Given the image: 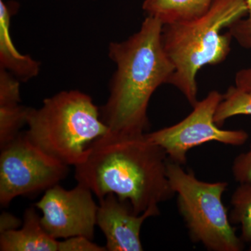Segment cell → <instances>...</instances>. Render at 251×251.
<instances>
[{
	"mask_svg": "<svg viewBox=\"0 0 251 251\" xmlns=\"http://www.w3.org/2000/svg\"><path fill=\"white\" fill-rule=\"evenodd\" d=\"M168 157L146 133L125 135L108 130L89 145L75 166L78 184L99 200L108 193L129 201L136 214L175 196L168 176Z\"/></svg>",
	"mask_w": 251,
	"mask_h": 251,
	"instance_id": "cell-1",
	"label": "cell"
},
{
	"mask_svg": "<svg viewBox=\"0 0 251 251\" xmlns=\"http://www.w3.org/2000/svg\"><path fill=\"white\" fill-rule=\"evenodd\" d=\"M163 26L159 20L148 16L136 33L109 45V57L117 69L110 81L108 100L100 112L110 131L146 133L151 96L160 86L168 84L175 71L163 49Z\"/></svg>",
	"mask_w": 251,
	"mask_h": 251,
	"instance_id": "cell-2",
	"label": "cell"
},
{
	"mask_svg": "<svg viewBox=\"0 0 251 251\" xmlns=\"http://www.w3.org/2000/svg\"><path fill=\"white\" fill-rule=\"evenodd\" d=\"M247 15L244 0H214L200 17L163 25V49L175 67L168 84L193 107L198 101V73L204 66L224 62L230 52L232 36L222 31Z\"/></svg>",
	"mask_w": 251,
	"mask_h": 251,
	"instance_id": "cell-3",
	"label": "cell"
},
{
	"mask_svg": "<svg viewBox=\"0 0 251 251\" xmlns=\"http://www.w3.org/2000/svg\"><path fill=\"white\" fill-rule=\"evenodd\" d=\"M26 138L36 148L67 166L82 161L92 142L108 133L100 112L90 96L62 91L29 108Z\"/></svg>",
	"mask_w": 251,
	"mask_h": 251,
	"instance_id": "cell-4",
	"label": "cell"
},
{
	"mask_svg": "<svg viewBox=\"0 0 251 251\" xmlns=\"http://www.w3.org/2000/svg\"><path fill=\"white\" fill-rule=\"evenodd\" d=\"M168 176L178 210L184 220L191 241L210 251H242L244 242L231 225L223 195L226 181L207 182L198 179L182 166L168 162Z\"/></svg>",
	"mask_w": 251,
	"mask_h": 251,
	"instance_id": "cell-5",
	"label": "cell"
},
{
	"mask_svg": "<svg viewBox=\"0 0 251 251\" xmlns=\"http://www.w3.org/2000/svg\"><path fill=\"white\" fill-rule=\"evenodd\" d=\"M69 166L48 156L20 133L1 148L0 204L15 198L46 191L67 176Z\"/></svg>",
	"mask_w": 251,
	"mask_h": 251,
	"instance_id": "cell-6",
	"label": "cell"
},
{
	"mask_svg": "<svg viewBox=\"0 0 251 251\" xmlns=\"http://www.w3.org/2000/svg\"><path fill=\"white\" fill-rule=\"evenodd\" d=\"M223 94L217 90L209 92L198 101L193 111L176 125L146 133L150 141L161 147L170 161L184 166L190 150L210 142L241 146L247 143L249 134L244 130H224L214 122L216 109Z\"/></svg>",
	"mask_w": 251,
	"mask_h": 251,
	"instance_id": "cell-7",
	"label": "cell"
},
{
	"mask_svg": "<svg viewBox=\"0 0 251 251\" xmlns=\"http://www.w3.org/2000/svg\"><path fill=\"white\" fill-rule=\"evenodd\" d=\"M90 188L78 184L72 190L59 184L46 190L35 204L41 224L54 239L82 236L93 239L99 205Z\"/></svg>",
	"mask_w": 251,
	"mask_h": 251,
	"instance_id": "cell-8",
	"label": "cell"
},
{
	"mask_svg": "<svg viewBox=\"0 0 251 251\" xmlns=\"http://www.w3.org/2000/svg\"><path fill=\"white\" fill-rule=\"evenodd\" d=\"M159 215L158 207H151L136 214L129 201L108 193L99 200L97 226L106 239L107 251H142L140 231L148 218Z\"/></svg>",
	"mask_w": 251,
	"mask_h": 251,
	"instance_id": "cell-9",
	"label": "cell"
},
{
	"mask_svg": "<svg viewBox=\"0 0 251 251\" xmlns=\"http://www.w3.org/2000/svg\"><path fill=\"white\" fill-rule=\"evenodd\" d=\"M18 6L15 1L0 0V68L25 82L39 74L41 64L30 56L18 52L11 39V19L17 12Z\"/></svg>",
	"mask_w": 251,
	"mask_h": 251,
	"instance_id": "cell-10",
	"label": "cell"
},
{
	"mask_svg": "<svg viewBox=\"0 0 251 251\" xmlns=\"http://www.w3.org/2000/svg\"><path fill=\"white\" fill-rule=\"evenodd\" d=\"M21 103L20 81L7 71L0 69V148L20 134L27 125L29 108Z\"/></svg>",
	"mask_w": 251,
	"mask_h": 251,
	"instance_id": "cell-11",
	"label": "cell"
},
{
	"mask_svg": "<svg viewBox=\"0 0 251 251\" xmlns=\"http://www.w3.org/2000/svg\"><path fill=\"white\" fill-rule=\"evenodd\" d=\"M58 244L44 228L34 207L25 211L21 228L0 233L1 251H58Z\"/></svg>",
	"mask_w": 251,
	"mask_h": 251,
	"instance_id": "cell-12",
	"label": "cell"
},
{
	"mask_svg": "<svg viewBox=\"0 0 251 251\" xmlns=\"http://www.w3.org/2000/svg\"><path fill=\"white\" fill-rule=\"evenodd\" d=\"M214 0H145L143 11L163 25L189 21L205 14Z\"/></svg>",
	"mask_w": 251,
	"mask_h": 251,
	"instance_id": "cell-13",
	"label": "cell"
},
{
	"mask_svg": "<svg viewBox=\"0 0 251 251\" xmlns=\"http://www.w3.org/2000/svg\"><path fill=\"white\" fill-rule=\"evenodd\" d=\"M230 204L231 222L241 225V239L251 244V181L239 184L232 193Z\"/></svg>",
	"mask_w": 251,
	"mask_h": 251,
	"instance_id": "cell-14",
	"label": "cell"
},
{
	"mask_svg": "<svg viewBox=\"0 0 251 251\" xmlns=\"http://www.w3.org/2000/svg\"><path fill=\"white\" fill-rule=\"evenodd\" d=\"M237 115H251V92L230 86L223 94L214 115V122L221 127L228 119Z\"/></svg>",
	"mask_w": 251,
	"mask_h": 251,
	"instance_id": "cell-15",
	"label": "cell"
},
{
	"mask_svg": "<svg viewBox=\"0 0 251 251\" xmlns=\"http://www.w3.org/2000/svg\"><path fill=\"white\" fill-rule=\"evenodd\" d=\"M232 173L239 184L251 181V142L249 150L234 158Z\"/></svg>",
	"mask_w": 251,
	"mask_h": 251,
	"instance_id": "cell-16",
	"label": "cell"
},
{
	"mask_svg": "<svg viewBox=\"0 0 251 251\" xmlns=\"http://www.w3.org/2000/svg\"><path fill=\"white\" fill-rule=\"evenodd\" d=\"M106 248L100 247L92 242V239L76 236L59 242L58 251H105Z\"/></svg>",
	"mask_w": 251,
	"mask_h": 251,
	"instance_id": "cell-17",
	"label": "cell"
},
{
	"mask_svg": "<svg viewBox=\"0 0 251 251\" xmlns=\"http://www.w3.org/2000/svg\"><path fill=\"white\" fill-rule=\"evenodd\" d=\"M232 39L244 49L251 50V21L249 18H242L228 27Z\"/></svg>",
	"mask_w": 251,
	"mask_h": 251,
	"instance_id": "cell-18",
	"label": "cell"
},
{
	"mask_svg": "<svg viewBox=\"0 0 251 251\" xmlns=\"http://www.w3.org/2000/svg\"><path fill=\"white\" fill-rule=\"evenodd\" d=\"M21 220L8 212H3L0 216V233L12 230L21 227Z\"/></svg>",
	"mask_w": 251,
	"mask_h": 251,
	"instance_id": "cell-19",
	"label": "cell"
},
{
	"mask_svg": "<svg viewBox=\"0 0 251 251\" xmlns=\"http://www.w3.org/2000/svg\"><path fill=\"white\" fill-rule=\"evenodd\" d=\"M235 87L239 90L251 92V68L243 69L237 73Z\"/></svg>",
	"mask_w": 251,
	"mask_h": 251,
	"instance_id": "cell-20",
	"label": "cell"
},
{
	"mask_svg": "<svg viewBox=\"0 0 251 251\" xmlns=\"http://www.w3.org/2000/svg\"><path fill=\"white\" fill-rule=\"evenodd\" d=\"M248 9V18L251 21V0H244Z\"/></svg>",
	"mask_w": 251,
	"mask_h": 251,
	"instance_id": "cell-21",
	"label": "cell"
},
{
	"mask_svg": "<svg viewBox=\"0 0 251 251\" xmlns=\"http://www.w3.org/2000/svg\"><path fill=\"white\" fill-rule=\"evenodd\" d=\"M249 250H250L251 251V244L250 248H249Z\"/></svg>",
	"mask_w": 251,
	"mask_h": 251,
	"instance_id": "cell-22",
	"label": "cell"
}]
</instances>
